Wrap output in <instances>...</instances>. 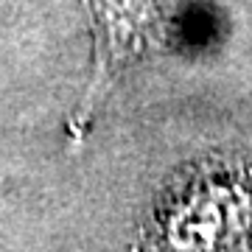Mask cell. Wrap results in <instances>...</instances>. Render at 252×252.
I'll return each instance as SVG.
<instances>
[{
    "instance_id": "obj_1",
    "label": "cell",
    "mask_w": 252,
    "mask_h": 252,
    "mask_svg": "<svg viewBox=\"0 0 252 252\" xmlns=\"http://www.w3.org/2000/svg\"><path fill=\"white\" fill-rule=\"evenodd\" d=\"M95 42L93 87L79 109V124H87L112 84L132 64L162 39L160 0H84Z\"/></svg>"
}]
</instances>
